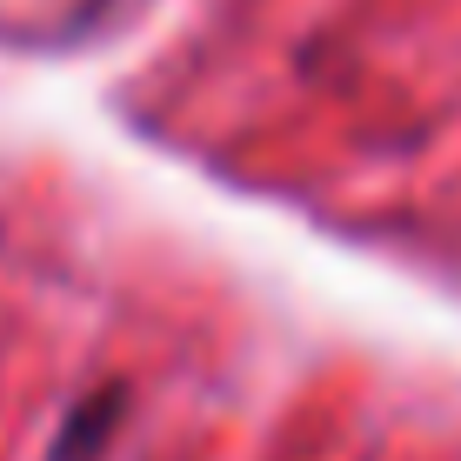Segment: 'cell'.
<instances>
[{"label": "cell", "mask_w": 461, "mask_h": 461, "mask_svg": "<svg viewBox=\"0 0 461 461\" xmlns=\"http://www.w3.org/2000/svg\"><path fill=\"white\" fill-rule=\"evenodd\" d=\"M121 408H127V394H121V388L87 394V402L74 408L68 421H60V435H54V461H94V455L107 448V435L121 428Z\"/></svg>", "instance_id": "obj_1"}]
</instances>
